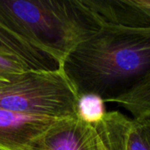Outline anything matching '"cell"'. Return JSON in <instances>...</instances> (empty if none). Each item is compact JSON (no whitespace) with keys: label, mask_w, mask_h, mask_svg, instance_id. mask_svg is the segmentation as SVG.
<instances>
[{"label":"cell","mask_w":150,"mask_h":150,"mask_svg":"<svg viewBox=\"0 0 150 150\" xmlns=\"http://www.w3.org/2000/svg\"><path fill=\"white\" fill-rule=\"evenodd\" d=\"M0 23L59 67L104 25L89 0H0Z\"/></svg>","instance_id":"7a4b0ae2"},{"label":"cell","mask_w":150,"mask_h":150,"mask_svg":"<svg viewBox=\"0 0 150 150\" xmlns=\"http://www.w3.org/2000/svg\"><path fill=\"white\" fill-rule=\"evenodd\" d=\"M127 143L128 150H150V110L129 119Z\"/></svg>","instance_id":"30bf717a"},{"label":"cell","mask_w":150,"mask_h":150,"mask_svg":"<svg viewBox=\"0 0 150 150\" xmlns=\"http://www.w3.org/2000/svg\"><path fill=\"white\" fill-rule=\"evenodd\" d=\"M113 103L130 112L133 116L150 110V72L129 91L118 97Z\"/></svg>","instance_id":"9c48e42d"},{"label":"cell","mask_w":150,"mask_h":150,"mask_svg":"<svg viewBox=\"0 0 150 150\" xmlns=\"http://www.w3.org/2000/svg\"><path fill=\"white\" fill-rule=\"evenodd\" d=\"M105 101L97 95L84 94L78 97L76 104V115L84 122L95 126L99 123L105 113Z\"/></svg>","instance_id":"7c38bea8"},{"label":"cell","mask_w":150,"mask_h":150,"mask_svg":"<svg viewBox=\"0 0 150 150\" xmlns=\"http://www.w3.org/2000/svg\"><path fill=\"white\" fill-rule=\"evenodd\" d=\"M76 91L62 67L32 69L0 84V109L55 118L76 116Z\"/></svg>","instance_id":"3957f363"},{"label":"cell","mask_w":150,"mask_h":150,"mask_svg":"<svg viewBox=\"0 0 150 150\" xmlns=\"http://www.w3.org/2000/svg\"><path fill=\"white\" fill-rule=\"evenodd\" d=\"M129 118L119 112H106L94 127L103 150H128L127 134Z\"/></svg>","instance_id":"52a82bcc"},{"label":"cell","mask_w":150,"mask_h":150,"mask_svg":"<svg viewBox=\"0 0 150 150\" xmlns=\"http://www.w3.org/2000/svg\"><path fill=\"white\" fill-rule=\"evenodd\" d=\"M62 69L77 96L113 102L150 72V28L104 25L64 60Z\"/></svg>","instance_id":"6da1fadb"},{"label":"cell","mask_w":150,"mask_h":150,"mask_svg":"<svg viewBox=\"0 0 150 150\" xmlns=\"http://www.w3.org/2000/svg\"><path fill=\"white\" fill-rule=\"evenodd\" d=\"M98 146H99V150H103L102 149V148L100 147V145H99V142H98Z\"/></svg>","instance_id":"4fadbf2b"},{"label":"cell","mask_w":150,"mask_h":150,"mask_svg":"<svg viewBox=\"0 0 150 150\" xmlns=\"http://www.w3.org/2000/svg\"><path fill=\"white\" fill-rule=\"evenodd\" d=\"M62 120L0 109V150H34L40 139Z\"/></svg>","instance_id":"277c9868"},{"label":"cell","mask_w":150,"mask_h":150,"mask_svg":"<svg viewBox=\"0 0 150 150\" xmlns=\"http://www.w3.org/2000/svg\"><path fill=\"white\" fill-rule=\"evenodd\" d=\"M36 69L19 54L6 48H0V84Z\"/></svg>","instance_id":"8fae6325"},{"label":"cell","mask_w":150,"mask_h":150,"mask_svg":"<svg viewBox=\"0 0 150 150\" xmlns=\"http://www.w3.org/2000/svg\"><path fill=\"white\" fill-rule=\"evenodd\" d=\"M34 150H99L94 126L76 116L55 124L37 142Z\"/></svg>","instance_id":"5b68a950"},{"label":"cell","mask_w":150,"mask_h":150,"mask_svg":"<svg viewBox=\"0 0 150 150\" xmlns=\"http://www.w3.org/2000/svg\"><path fill=\"white\" fill-rule=\"evenodd\" d=\"M0 48H6L19 54L38 69L54 70L61 68L52 58L34 48L29 43L4 26L1 23Z\"/></svg>","instance_id":"ba28073f"},{"label":"cell","mask_w":150,"mask_h":150,"mask_svg":"<svg viewBox=\"0 0 150 150\" xmlns=\"http://www.w3.org/2000/svg\"><path fill=\"white\" fill-rule=\"evenodd\" d=\"M104 25L150 28V0H89Z\"/></svg>","instance_id":"8992f818"}]
</instances>
